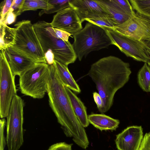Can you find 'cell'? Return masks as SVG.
Listing matches in <instances>:
<instances>
[{"mask_svg":"<svg viewBox=\"0 0 150 150\" xmlns=\"http://www.w3.org/2000/svg\"><path fill=\"white\" fill-rule=\"evenodd\" d=\"M134 11L137 13L150 18V0L129 1Z\"/></svg>","mask_w":150,"mask_h":150,"instance_id":"cell-22","label":"cell"},{"mask_svg":"<svg viewBox=\"0 0 150 150\" xmlns=\"http://www.w3.org/2000/svg\"><path fill=\"white\" fill-rule=\"evenodd\" d=\"M71 0H48V8L42 10L39 13L41 16L44 13L50 14L58 12L70 6V3Z\"/></svg>","mask_w":150,"mask_h":150,"instance_id":"cell-20","label":"cell"},{"mask_svg":"<svg viewBox=\"0 0 150 150\" xmlns=\"http://www.w3.org/2000/svg\"><path fill=\"white\" fill-rule=\"evenodd\" d=\"M35 31L44 53L48 50L53 52L55 60L66 66L74 63L77 57L73 45L53 36L47 29L45 21L33 24Z\"/></svg>","mask_w":150,"mask_h":150,"instance_id":"cell-5","label":"cell"},{"mask_svg":"<svg viewBox=\"0 0 150 150\" xmlns=\"http://www.w3.org/2000/svg\"><path fill=\"white\" fill-rule=\"evenodd\" d=\"M115 6L122 12L132 16L135 12L129 1L127 0H110Z\"/></svg>","mask_w":150,"mask_h":150,"instance_id":"cell-24","label":"cell"},{"mask_svg":"<svg viewBox=\"0 0 150 150\" xmlns=\"http://www.w3.org/2000/svg\"><path fill=\"white\" fill-rule=\"evenodd\" d=\"M143 137L141 126L128 127L116 135L117 148L118 150H139Z\"/></svg>","mask_w":150,"mask_h":150,"instance_id":"cell-12","label":"cell"},{"mask_svg":"<svg viewBox=\"0 0 150 150\" xmlns=\"http://www.w3.org/2000/svg\"><path fill=\"white\" fill-rule=\"evenodd\" d=\"M17 17L13 12V9L11 8L9 11L7 13L3 21L0 23L7 25H10L14 23Z\"/></svg>","mask_w":150,"mask_h":150,"instance_id":"cell-28","label":"cell"},{"mask_svg":"<svg viewBox=\"0 0 150 150\" xmlns=\"http://www.w3.org/2000/svg\"><path fill=\"white\" fill-rule=\"evenodd\" d=\"M147 64L150 67V61Z\"/></svg>","mask_w":150,"mask_h":150,"instance_id":"cell-34","label":"cell"},{"mask_svg":"<svg viewBox=\"0 0 150 150\" xmlns=\"http://www.w3.org/2000/svg\"><path fill=\"white\" fill-rule=\"evenodd\" d=\"M47 29L53 36L64 41H68L69 38L71 34L60 29L53 27L50 23L45 21Z\"/></svg>","mask_w":150,"mask_h":150,"instance_id":"cell-25","label":"cell"},{"mask_svg":"<svg viewBox=\"0 0 150 150\" xmlns=\"http://www.w3.org/2000/svg\"><path fill=\"white\" fill-rule=\"evenodd\" d=\"M112 43L127 57L137 61H150V41L139 40L113 30H106Z\"/></svg>","mask_w":150,"mask_h":150,"instance_id":"cell-8","label":"cell"},{"mask_svg":"<svg viewBox=\"0 0 150 150\" xmlns=\"http://www.w3.org/2000/svg\"><path fill=\"white\" fill-rule=\"evenodd\" d=\"M6 123V121L4 118L0 120V150H4L6 141L4 136V131Z\"/></svg>","mask_w":150,"mask_h":150,"instance_id":"cell-27","label":"cell"},{"mask_svg":"<svg viewBox=\"0 0 150 150\" xmlns=\"http://www.w3.org/2000/svg\"><path fill=\"white\" fill-rule=\"evenodd\" d=\"M50 75L47 93L49 104L64 134L83 149L89 142L86 131L75 115L65 86L59 80L53 64L49 65Z\"/></svg>","mask_w":150,"mask_h":150,"instance_id":"cell-2","label":"cell"},{"mask_svg":"<svg viewBox=\"0 0 150 150\" xmlns=\"http://www.w3.org/2000/svg\"><path fill=\"white\" fill-rule=\"evenodd\" d=\"M48 0H25L20 14L27 11H34L39 9L47 10L48 8Z\"/></svg>","mask_w":150,"mask_h":150,"instance_id":"cell-21","label":"cell"},{"mask_svg":"<svg viewBox=\"0 0 150 150\" xmlns=\"http://www.w3.org/2000/svg\"><path fill=\"white\" fill-rule=\"evenodd\" d=\"M0 116L2 119L8 115L11 104L17 93L15 77L11 70L4 51L0 50Z\"/></svg>","mask_w":150,"mask_h":150,"instance_id":"cell-9","label":"cell"},{"mask_svg":"<svg viewBox=\"0 0 150 150\" xmlns=\"http://www.w3.org/2000/svg\"><path fill=\"white\" fill-rule=\"evenodd\" d=\"M5 54L11 71L15 76L20 75L36 62L7 47L4 50Z\"/></svg>","mask_w":150,"mask_h":150,"instance_id":"cell-14","label":"cell"},{"mask_svg":"<svg viewBox=\"0 0 150 150\" xmlns=\"http://www.w3.org/2000/svg\"><path fill=\"white\" fill-rule=\"evenodd\" d=\"M138 84L142 90L146 92H150V67L144 63L137 74Z\"/></svg>","mask_w":150,"mask_h":150,"instance_id":"cell-19","label":"cell"},{"mask_svg":"<svg viewBox=\"0 0 150 150\" xmlns=\"http://www.w3.org/2000/svg\"><path fill=\"white\" fill-rule=\"evenodd\" d=\"M108 14V17L114 27L126 21L132 16L125 14L116 7L110 0H96Z\"/></svg>","mask_w":150,"mask_h":150,"instance_id":"cell-18","label":"cell"},{"mask_svg":"<svg viewBox=\"0 0 150 150\" xmlns=\"http://www.w3.org/2000/svg\"><path fill=\"white\" fill-rule=\"evenodd\" d=\"M13 0H6L2 1L0 4V23L2 22L5 16L10 9Z\"/></svg>","mask_w":150,"mask_h":150,"instance_id":"cell-26","label":"cell"},{"mask_svg":"<svg viewBox=\"0 0 150 150\" xmlns=\"http://www.w3.org/2000/svg\"><path fill=\"white\" fill-rule=\"evenodd\" d=\"M24 106L23 100L16 95L6 117V140L8 150H19L23 143Z\"/></svg>","mask_w":150,"mask_h":150,"instance_id":"cell-7","label":"cell"},{"mask_svg":"<svg viewBox=\"0 0 150 150\" xmlns=\"http://www.w3.org/2000/svg\"><path fill=\"white\" fill-rule=\"evenodd\" d=\"M65 88L77 118L83 127H87L89 125V123L86 106L81 100L71 90L66 87Z\"/></svg>","mask_w":150,"mask_h":150,"instance_id":"cell-16","label":"cell"},{"mask_svg":"<svg viewBox=\"0 0 150 150\" xmlns=\"http://www.w3.org/2000/svg\"><path fill=\"white\" fill-rule=\"evenodd\" d=\"M53 65L57 74L63 85L77 93H80L81 91L80 87L69 71L67 66L55 60Z\"/></svg>","mask_w":150,"mask_h":150,"instance_id":"cell-17","label":"cell"},{"mask_svg":"<svg viewBox=\"0 0 150 150\" xmlns=\"http://www.w3.org/2000/svg\"><path fill=\"white\" fill-rule=\"evenodd\" d=\"M124 35L139 40L150 41V18L137 12L113 30Z\"/></svg>","mask_w":150,"mask_h":150,"instance_id":"cell-10","label":"cell"},{"mask_svg":"<svg viewBox=\"0 0 150 150\" xmlns=\"http://www.w3.org/2000/svg\"><path fill=\"white\" fill-rule=\"evenodd\" d=\"M44 55L47 63L49 65H52L54 64L55 60L54 56L51 50H47L44 53Z\"/></svg>","mask_w":150,"mask_h":150,"instance_id":"cell-32","label":"cell"},{"mask_svg":"<svg viewBox=\"0 0 150 150\" xmlns=\"http://www.w3.org/2000/svg\"><path fill=\"white\" fill-rule=\"evenodd\" d=\"M50 75L47 63H36L19 76L21 93L35 99L43 98L47 92Z\"/></svg>","mask_w":150,"mask_h":150,"instance_id":"cell-6","label":"cell"},{"mask_svg":"<svg viewBox=\"0 0 150 150\" xmlns=\"http://www.w3.org/2000/svg\"><path fill=\"white\" fill-rule=\"evenodd\" d=\"M50 23L53 27L71 34H74L83 28L81 20L71 7L57 13Z\"/></svg>","mask_w":150,"mask_h":150,"instance_id":"cell-11","label":"cell"},{"mask_svg":"<svg viewBox=\"0 0 150 150\" xmlns=\"http://www.w3.org/2000/svg\"><path fill=\"white\" fill-rule=\"evenodd\" d=\"M71 147V144L61 142L52 145L47 150H72Z\"/></svg>","mask_w":150,"mask_h":150,"instance_id":"cell-29","label":"cell"},{"mask_svg":"<svg viewBox=\"0 0 150 150\" xmlns=\"http://www.w3.org/2000/svg\"><path fill=\"white\" fill-rule=\"evenodd\" d=\"M93 96L98 109L99 111L102 108L103 105L102 99L98 93L96 92L93 93Z\"/></svg>","mask_w":150,"mask_h":150,"instance_id":"cell-33","label":"cell"},{"mask_svg":"<svg viewBox=\"0 0 150 150\" xmlns=\"http://www.w3.org/2000/svg\"><path fill=\"white\" fill-rule=\"evenodd\" d=\"M139 150H150V132L144 136Z\"/></svg>","mask_w":150,"mask_h":150,"instance_id":"cell-31","label":"cell"},{"mask_svg":"<svg viewBox=\"0 0 150 150\" xmlns=\"http://www.w3.org/2000/svg\"><path fill=\"white\" fill-rule=\"evenodd\" d=\"M131 72L129 63L113 56L101 58L91 65L87 75L103 100L100 112L105 113L110 109L115 93L128 81Z\"/></svg>","mask_w":150,"mask_h":150,"instance_id":"cell-1","label":"cell"},{"mask_svg":"<svg viewBox=\"0 0 150 150\" xmlns=\"http://www.w3.org/2000/svg\"><path fill=\"white\" fill-rule=\"evenodd\" d=\"M70 6L75 11L82 23L87 19L108 14L96 0H71Z\"/></svg>","mask_w":150,"mask_h":150,"instance_id":"cell-13","label":"cell"},{"mask_svg":"<svg viewBox=\"0 0 150 150\" xmlns=\"http://www.w3.org/2000/svg\"><path fill=\"white\" fill-rule=\"evenodd\" d=\"M14 26L0 25V48L10 47L36 63H47L33 24L30 20H23Z\"/></svg>","mask_w":150,"mask_h":150,"instance_id":"cell-3","label":"cell"},{"mask_svg":"<svg viewBox=\"0 0 150 150\" xmlns=\"http://www.w3.org/2000/svg\"><path fill=\"white\" fill-rule=\"evenodd\" d=\"M105 30H113L114 26L108 16L96 17L85 20Z\"/></svg>","mask_w":150,"mask_h":150,"instance_id":"cell-23","label":"cell"},{"mask_svg":"<svg viewBox=\"0 0 150 150\" xmlns=\"http://www.w3.org/2000/svg\"><path fill=\"white\" fill-rule=\"evenodd\" d=\"M25 0H13L11 8L17 16L20 15V11Z\"/></svg>","mask_w":150,"mask_h":150,"instance_id":"cell-30","label":"cell"},{"mask_svg":"<svg viewBox=\"0 0 150 150\" xmlns=\"http://www.w3.org/2000/svg\"><path fill=\"white\" fill-rule=\"evenodd\" d=\"M89 122L101 131L114 130L118 127L120 121L103 113L91 114L88 115Z\"/></svg>","mask_w":150,"mask_h":150,"instance_id":"cell-15","label":"cell"},{"mask_svg":"<svg viewBox=\"0 0 150 150\" xmlns=\"http://www.w3.org/2000/svg\"><path fill=\"white\" fill-rule=\"evenodd\" d=\"M73 37V46L80 61L91 52L112 45L105 30L88 22L83 28L74 34Z\"/></svg>","mask_w":150,"mask_h":150,"instance_id":"cell-4","label":"cell"}]
</instances>
